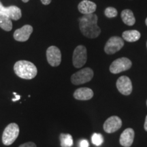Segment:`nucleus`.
Wrapping results in <instances>:
<instances>
[{"instance_id":"nucleus-23","label":"nucleus","mask_w":147,"mask_h":147,"mask_svg":"<svg viewBox=\"0 0 147 147\" xmlns=\"http://www.w3.org/2000/svg\"><path fill=\"white\" fill-rule=\"evenodd\" d=\"M89 142L86 140H82L80 142V147H89Z\"/></svg>"},{"instance_id":"nucleus-11","label":"nucleus","mask_w":147,"mask_h":147,"mask_svg":"<svg viewBox=\"0 0 147 147\" xmlns=\"http://www.w3.org/2000/svg\"><path fill=\"white\" fill-rule=\"evenodd\" d=\"M0 12L8 16L11 20L17 21L22 16L21 10L16 5H10L9 7H4L0 1Z\"/></svg>"},{"instance_id":"nucleus-20","label":"nucleus","mask_w":147,"mask_h":147,"mask_svg":"<svg viewBox=\"0 0 147 147\" xmlns=\"http://www.w3.org/2000/svg\"><path fill=\"white\" fill-rule=\"evenodd\" d=\"M92 143L97 146H100L103 144L104 142V138H103L102 134L95 133L93 134L91 138Z\"/></svg>"},{"instance_id":"nucleus-21","label":"nucleus","mask_w":147,"mask_h":147,"mask_svg":"<svg viewBox=\"0 0 147 147\" xmlns=\"http://www.w3.org/2000/svg\"><path fill=\"white\" fill-rule=\"evenodd\" d=\"M104 14L108 18H114L117 16L118 12H117V9L113 8V7H108L105 9Z\"/></svg>"},{"instance_id":"nucleus-30","label":"nucleus","mask_w":147,"mask_h":147,"mask_svg":"<svg viewBox=\"0 0 147 147\" xmlns=\"http://www.w3.org/2000/svg\"><path fill=\"white\" fill-rule=\"evenodd\" d=\"M146 47H147V42H146Z\"/></svg>"},{"instance_id":"nucleus-29","label":"nucleus","mask_w":147,"mask_h":147,"mask_svg":"<svg viewBox=\"0 0 147 147\" xmlns=\"http://www.w3.org/2000/svg\"><path fill=\"white\" fill-rule=\"evenodd\" d=\"M146 106H147V100H146Z\"/></svg>"},{"instance_id":"nucleus-5","label":"nucleus","mask_w":147,"mask_h":147,"mask_svg":"<svg viewBox=\"0 0 147 147\" xmlns=\"http://www.w3.org/2000/svg\"><path fill=\"white\" fill-rule=\"evenodd\" d=\"M87 60V49L82 45H79L74 49L73 53V65L76 68H80Z\"/></svg>"},{"instance_id":"nucleus-15","label":"nucleus","mask_w":147,"mask_h":147,"mask_svg":"<svg viewBox=\"0 0 147 147\" xmlns=\"http://www.w3.org/2000/svg\"><path fill=\"white\" fill-rule=\"evenodd\" d=\"M97 5L93 1L89 0H83L80 2L78 5V9L80 13L84 14H89L94 13L96 10Z\"/></svg>"},{"instance_id":"nucleus-24","label":"nucleus","mask_w":147,"mask_h":147,"mask_svg":"<svg viewBox=\"0 0 147 147\" xmlns=\"http://www.w3.org/2000/svg\"><path fill=\"white\" fill-rule=\"evenodd\" d=\"M13 94L15 95L16 97H15V98L12 99V102H16V101H18V100H20V98H21V96H20V95H17V93H15V92H14V93H13Z\"/></svg>"},{"instance_id":"nucleus-12","label":"nucleus","mask_w":147,"mask_h":147,"mask_svg":"<svg viewBox=\"0 0 147 147\" xmlns=\"http://www.w3.org/2000/svg\"><path fill=\"white\" fill-rule=\"evenodd\" d=\"M33 32V27L29 25H25L21 28L16 29L14 33V40L18 42H26Z\"/></svg>"},{"instance_id":"nucleus-14","label":"nucleus","mask_w":147,"mask_h":147,"mask_svg":"<svg viewBox=\"0 0 147 147\" xmlns=\"http://www.w3.org/2000/svg\"><path fill=\"white\" fill-rule=\"evenodd\" d=\"M93 90L87 87L79 88L74 93V97L78 100H89L93 97Z\"/></svg>"},{"instance_id":"nucleus-19","label":"nucleus","mask_w":147,"mask_h":147,"mask_svg":"<svg viewBox=\"0 0 147 147\" xmlns=\"http://www.w3.org/2000/svg\"><path fill=\"white\" fill-rule=\"evenodd\" d=\"M61 146L62 147H70L73 145L72 136L68 134H60Z\"/></svg>"},{"instance_id":"nucleus-2","label":"nucleus","mask_w":147,"mask_h":147,"mask_svg":"<svg viewBox=\"0 0 147 147\" xmlns=\"http://www.w3.org/2000/svg\"><path fill=\"white\" fill-rule=\"evenodd\" d=\"M14 71L18 77L26 80L34 78L38 74L36 65L32 62L25 60L16 62L14 65Z\"/></svg>"},{"instance_id":"nucleus-16","label":"nucleus","mask_w":147,"mask_h":147,"mask_svg":"<svg viewBox=\"0 0 147 147\" xmlns=\"http://www.w3.org/2000/svg\"><path fill=\"white\" fill-rule=\"evenodd\" d=\"M121 16L123 21L125 25H128V26H132L135 24L136 18L131 10H128V9L123 10Z\"/></svg>"},{"instance_id":"nucleus-8","label":"nucleus","mask_w":147,"mask_h":147,"mask_svg":"<svg viewBox=\"0 0 147 147\" xmlns=\"http://www.w3.org/2000/svg\"><path fill=\"white\" fill-rule=\"evenodd\" d=\"M47 58L49 63L53 67H57L61 62V53L59 49L55 46L48 48Z\"/></svg>"},{"instance_id":"nucleus-1","label":"nucleus","mask_w":147,"mask_h":147,"mask_svg":"<svg viewBox=\"0 0 147 147\" xmlns=\"http://www.w3.org/2000/svg\"><path fill=\"white\" fill-rule=\"evenodd\" d=\"M97 21L98 17L94 13L84 14L79 19L80 32L87 38H97L101 34V29L97 25Z\"/></svg>"},{"instance_id":"nucleus-9","label":"nucleus","mask_w":147,"mask_h":147,"mask_svg":"<svg viewBox=\"0 0 147 147\" xmlns=\"http://www.w3.org/2000/svg\"><path fill=\"white\" fill-rule=\"evenodd\" d=\"M121 126H122L121 119L117 116H112L105 121L103 127L106 133L112 134L118 131Z\"/></svg>"},{"instance_id":"nucleus-26","label":"nucleus","mask_w":147,"mask_h":147,"mask_svg":"<svg viewBox=\"0 0 147 147\" xmlns=\"http://www.w3.org/2000/svg\"><path fill=\"white\" fill-rule=\"evenodd\" d=\"M144 129L147 131V115L146 117V119H145V122H144Z\"/></svg>"},{"instance_id":"nucleus-27","label":"nucleus","mask_w":147,"mask_h":147,"mask_svg":"<svg viewBox=\"0 0 147 147\" xmlns=\"http://www.w3.org/2000/svg\"><path fill=\"white\" fill-rule=\"evenodd\" d=\"M22 1H23V2H25V3H27V2H28V1H29V0H22Z\"/></svg>"},{"instance_id":"nucleus-3","label":"nucleus","mask_w":147,"mask_h":147,"mask_svg":"<svg viewBox=\"0 0 147 147\" xmlns=\"http://www.w3.org/2000/svg\"><path fill=\"white\" fill-rule=\"evenodd\" d=\"M19 134V127L16 123L9 124L5 128L2 135L3 144L5 146H10L13 144Z\"/></svg>"},{"instance_id":"nucleus-18","label":"nucleus","mask_w":147,"mask_h":147,"mask_svg":"<svg viewBox=\"0 0 147 147\" xmlns=\"http://www.w3.org/2000/svg\"><path fill=\"white\" fill-rule=\"evenodd\" d=\"M0 27L6 32H10L12 29V23L8 16L0 12Z\"/></svg>"},{"instance_id":"nucleus-28","label":"nucleus","mask_w":147,"mask_h":147,"mask_svg":"<svg viewBox=\"0 0 147 147\" xmlns=\"http://www.w3.org/2000/svg\"><path fill=\"white\" fill-rule=\"evenodd\" d=\"M145 23H146V26H147V18H146V20H145Z\"/></svg>"},{"instance_id":"nucleus-10","label":"nucleus","mask_w":147,"mask_h":147,"mask_svg":"<svg viewBox=\"0 0 147 147\" xmlns=\"http://www.w3.org/2000/svg\"><path fill=\"white\" fill-rule=\"evenodd\" d=\"M117 88L121 94L129 95L132 92V83L129 77L122 76L119 77L117 81Z\"/></svg>"},{"instance_id":"nucleus-25","label":"nucleus","mask_w":147,"mask_h":147,"mask_svg":"<svg viewBox=\"0 0 147 147\" xmlns=\"http://www.w3.org/2000/svg\"><path fill=\"white\" fill-rule=\"evenodd\" d=\"M52 0H41V2L43 3L44 5H49L50 4Z\"/></svg>"},{"instance_id":"nucleus-22","label":"nucleus","mask_w":147,"mask_h":147,"mask_svg":"<svg viewBox=\"0 0 147 147\" xmlns=\"http://www.w3.org/2000/svg\"><path fill=\"white\" fill-rule=\"evenodd\" d=\"M19 147H37V146L35 143L32 142H29L25 143V144L20 145Z\"/></svg>"},{"instance_id":"nucleus-6","label":"nucleus","mask_w":147,"mask_h":147,"mask_svg":"<svg viewBox=\"0 0 147 147\" xmlns=\"http://www.w3.org/2000/svg\"><path fill=\"white\" fill-rule=\"evenodd\" d=\"M123 46L124 41L123 38L118 36H113L106 42L104 51L106 54L113 55L120 51Z\"/></svg>"},{"instance_id":"nucleus-17","label":"nucleus","mask_w":147,"mask_h":147,"mask_svg":"<svg viewBox=\"0 0 147 147\" xmlns=\"http://www.w3.org/2000/svg\"><path fill=\"white\" fill-rule=\"evenodd\" d=\"M140 33L137 30L125 31L122 34L123 40L128 42H134L138 41L140 38Z\"/></svg>"},{"instance_id":"nucleus-7","label":"nucleus","mask_w":147,"mask_h":147,"mask_svg":"<svg viewBox=\"0 0 147 147\" xmlns=\"http://www.w3.org/2000/svg\"><path fill=\"white\" fill-rule=\"evenodd\" d=\"M131 60L126 57H121L114 61L110 66V71L113 74H119L131 68Z\"/></svg>"},{"instance_id":"nucleus-4","label":"nucleus","mask_w":147,"mask_h":147,"mask_svg":"<svg viewBox=\"0 0 147 147\" xmlns=\"http://www.w3.org/2000/svg\"><path fill=\"white\" fill-rule=\"evenodd\" d=\"M93 75L94 74H93V69L90 67H86L74 74L71 77V81L75 85L84 84L91 81Z\"/></svg>"},{"instance_id":"nucleus-13","label":"nucleus","mask_w":147,"mask_h":147,"mask_svg":"<svg viewBox=\"0 0 147 147\" xmlns=\"http://www.w3.org/2000/svg\"><path fill=\"white\" fill-rule=\"evenodd\" d=\"M135 133L133 129L127 128L121 134L119 142L121 146L124 147H130L133 144Z\"/></svg>"}]
</instances>
